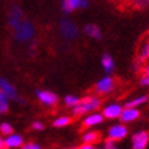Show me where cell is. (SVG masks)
I'll return each mask as SVG.
<instances>
[{
  "instance_id": "6da1fadb",
  "label": "cell",
  "mask_w": 149,
  "mask_h": 149,
  "mask_svg": "<svg viewBox=\"0 0 149 149\" xmlns=\"http://www.w3.org/2000/svg\"><path fill=\"white\" fill-rule=\"evenodd\" d=\"M13 39L18 42H28L33 41L35 36V27L31 21L22 19L18 26H16L13 29Z\"/></svg>"
},
{
  "instance_id": "7a4b0ae2",
  "label": "cell",
  "mask_w": 149,
  "mask_h": 149,
  "mask_svg": "<svg viewBox=\"0 0 149 149\" xmlns=\"http://www.w3.org/2000/svg\"><path fill=\"white\" fill-rule=\"evenodd\" d=\"M101 100L97 97V96H86V97L81 98L79 101V103L75 107L72 108L73 115L75 116H83L86 115L91 111H95L96 109H98L101 107Z\"/></svg>"
},
{
  "instance_id": "3957f363",
  "label": "cell",
  "mask_w": 149,
  "mask_h": 149,
  "mask_svg": "<svg viewBox=\"0 0 149 149\" xmlns=\"http://www.w3.org/2000/svg\"><path fill=\"white\" fill-rule=\"evenodd\" d=\"M59 34H61L65 40H74L78 38L79 29L75 23H73L69 19H62L59 22Z\"/></svg>"
},
{
  "instance_id": "277c9868",
  "label": "cell",
  "mask_w": 149,
  "mask_h": 149,
  "mask_svg": "<svg viewBox=\"0 0 149 149\" xmlns=\"http://www.w3.org/2000/svg\"><path fill=\"white\" fill-rule=\"evenodd\" d=\"M115 88V81L109 74L100 79L95 86V91L97 95H108Z\"/></svg>"
},
{
  "instance_id": "5b68a950",
  "label": "cell",
  "mask_w": 149,
  "mask_h": 149,
  "mask_svg": "<svg viewBox=\"0 0 149 149\" xmlns=\"http://www.w3.org/2000/svg\"><path fill=\"white\" fill-rule=\"evenodd\" d=\"M23 11L22 9L16 5V4H12L9 7V12H7V23H9V27L11 29H13L16 26H18L19 22L23 19Z\"/></svg>"
},
{
  "instance_id": "8992f818",
  "label": "cell",
  "mask_w": 149,
  "mask_h": 149,
  "mask_svg": "<svg viewBox=\"0 0 149 149\" xmlns=\"http://www.w3.org/2000/svg\"><path fill=\"white\" fill-rule=\"evenodd\" d=\"M88 6V0H62L61 9L64 13H72L75 10L86 9Z\"/></svg>"
},
{
  "instance_id": "52a82bcc",
  "label": "cell",
  "mask_w": 149,
  "mask_h": 149,
  "mask_svg": "<svg viewBox=\"0 0 149 149\" xmlns=\"http://www.w3.org/2000/svg\"><path fill=\"white\" fill-rule=\"evenodd\" d=\"M35 95H36V98L39 100V102L46 107H54L58 102L57 95L49 90H38L35 92Z\"/></svg>"
},
{
  "instance_id": "ba28073f",
  "label": "cell",
  "mask_w": 149,
  "mask_h": 149,
  "mask_svg": "<svg viewBox=\"0 0 149 149\" xmlns=\"http://www.w3.org/2000/svg\"><path fill=\"white\" fill-rule=\"evenodd\" d=\"M127 127L124 124H116L113 125L111 127H109L108 130V138L114 139L115 142H119V141L124 139L126 136H127Z\"/></svg>"
},
{
  "instance_id": "9c48e42d",
  "label": "cell",
  "mask_w": 149,
  "mask_h": 149,
  "mask_svg": "<svg viewBox=\"0 0 149 149\" xmlns=\"http://www.w3.org/2000/svg\"><path fill=\"white\" fill-rule=\"evenodd\" d=\"M149 143V133L147 131H138L131 138L133 149H144Z\"/></svg>"
},
{
  "instance_id": "30bf717a",
  "label": "cell",
  "mask_w": 149,
  "mask_h": 149,
  "mask_svg": "<svg viewBox=\"0 0 149 149\" xmlns=\"http://www.w3.org/2000/svg\"><path fill=\"white\" fill-rule=\"evenodd\" d=\"M141 115V111L137 108H131V107H124L121 110V114L118 119L120 120L123 124L126 123H131V121H135L139 118Z\"/></svg>"
},
{
  "instance_id": "8fae6325",
  "label": "cell",
  "mask_w": 149,
  "mask_h": 149,
  "mask_svg": "<svg viewBox=\"0 0 149 149\" xmlns=\"http://www.w3.org/2000/svg\"><path fill=\"white\" fill-rule=\"evenodd\" d=\"M0 90H1L6 97L9 98L10 101L11 100H17L18 98V95H17V88L15 87V85H12L11 83H9L6 79L4 78H0Z\"/></svg>"
},
{
  "instance_id": "7c38bea8",
  "label": "cell",
  "mask_w": 149,
  "mask_h": 149,
  "mask_svg": "<svg viewBox=\"0 0 149 149\" xmlns=\"http://www.w3.org/2000/svg\"><path fill=\"white\" fill-rule=\"evenodd\" d=\"M123 107L118 103H110L103 108L102 114L106 119H118L121 114Z\"/></svg>"
},
{
  "instance_id": "4fadbf2b",
  "label": "cell",
  "mask_w": 149,
  "mask_h": 149,
  "mask_svg": "<svg viewBox=\"0 0 149 149\" xmlns=\"http://www.w3.org/2000/svg\"><path fill=\"white\" fill-rule=\"evenodd\" d=\"M23 137L17 133H10L7 135L6 138L4 139V147L5 148H10V149H15V148H21L23 146Z\"/></svg>"
},
{
  "instance_id": "5bb4252c",
  "label": "cell",
  "mask_w": 149,
  "mask_h": 149,
  "mask_svg": "<svg viewBox=\"0 0 149 149\" xmlns=\"http://www.w3.org/2000/svg\"><path fill=\"white\" fill-rule=\"evenodd\" d=\"M103 120H104V116L102 113H93V111H91V113L86 114V116L84 118L83 125L85 127H92V126L100 125Z\"/></svg>"
},
{
  "instance_id": "9a60e30c",
  "label": "cell",
  "mask_w": 149,
  "mask_h": 149,
  "mask_svg": "<svg viewBox=\"0 0 149 149\" xmlns=\"http://www.w3.org/2000/svg\"><path fill=\"white\" fill-rule=\"evenodd\" d=\"M84 33L91 39H95V40L102 39V32L96 24H86L84 27Z\"/></svg>"
},
{
  "instance_id": "2e32d148",
  "label": "cell",
  "mask_w": 149,
  "mask_h": 149,
  "mask_svg": "<svg viewBox=\"0 0 149 149\" xmlns=\"http://www.w3.org/2000/svg\"><path fill=\"white\" fill-rule=\"evenodd\" d=\"M101 63H102V67L103 69L106 70L107 74L111 73L115 68V63H114V59L111 57L109 54H104L102 56V59H101Z\"/></svg>"
},
{
  "instance_id": "e0dca14e",
  "label": "cell",
  "mask_w": 149,
  "mask_h": 149,
  "mask_svg": "<svg viewBox=\"0 0 149 149\" xmlns=\"http://www.w3.org/2000/svg\"><path fill=\"white\" fill-rule=\"evenodd\" d=\"M137 61L139 63L149 61V40L144 41L142 45H141V47L138 50V55H137Z\"/></svg>"
},
{
  "instance_id": "ac0fdd59",
  "label": "cell",
  "mask_w": 149,
  "mask_h": 149,
  "mask_svg": "<svg viewBox=\"0 0 149 149\" xmlns=\"http://www.w3.org/2000/svg\"><path fill=\"white\" fill-rule=\"evenodd\" d=\"M148 101V96L143 95V96H138V97L132 98L131 101L125 103V107H131V108H138L139 106H142Z\"/></svg>"
},
{
  "instance_id": "d6986e66",
  "label": "cell",
  "mask_w": 149,
  "mask_h": 149,
  "mask_svg": "<svg viewBox=\"0 0 149 149\" xmlns=\"http://www.w3.org/2000/svg\"><path fill=\"white\" fill-rule=\"evenodd\" d=\"M9 102H10V100L0 90V114H5L9 111Z\"/></svg>"
},
{
  "instance_id": "ffe728a7",
  "label": "cell",
  "mask_w": 149,
  "mask_h": 149,
  "mask_svg": "<svg viewBox=\"0 0 149 149\" xmlns=\"http://www.w3.org/2000/svg\"><path fill=\"white\" fill-rule=\"evenodd\" d=\"M97 141H98V133L95 132V131H88L83 136V142L84 143L93 144V143L97 142Z\"/></svg>"
},
{
  "instance_id": "44dd1931",
  "label": "cell",
  "mask_w": 149,
  "mask_h": 149,
  "mask_svg": "<svg viewBox=\"0 0 149 149\" xmlns=\"http://www.w3.org/2000/svg\"><path fill=\"white\" fill-rule=\"evenodd\" d=\"M79 101H80V98L78 97V96H75V95H67L65 97H64V100H63V102H64V104L68 108H73V107H75L77 104L79 103Z\"/></svg>"
},
{
  "instance_id": "7402d4cb",
  "label": "cell",
  "mask_w": 149,
  "mask_h": 149,
  "mask_svg": "<svg viewBox=\"0 0 149 149\" xmlns=\"http://www.w3.org/2000/svg\"><path fill=\"white\" fill-rule=\"evenodd\" d=\"M131 6L136 10H144L149 6V0H131Z\"/></svg>"
},
{
  "instance_id": "603a6c76",
  "label": "cell",
  "mask_w": 149,
  "mask_h": 149,
  "mask_svg": "<svg viewBox=\"0 0 149 149\" xmlns=\"http://www.w3.org/2000/svg\"><path fill=\"white\" fill-rule=\"evenodd\" d=\"M69 124H70V118L69 116H65V115L57 118L56 120L54 121V126H55V127H64V126L69 125Z\"/></svg>"
},
{
  "instance_id": "cb8c5ba5",
  "label": "cell",
  "mask_w": 149,
  "mask_h": 149,
  "mask_svg": "<svg viewBox=\"0 0 149 149\" xmlns=\"http://www.w3.org/2000/svg\"><path fill=\"white\" fill-rule=\"evenodd\" d=\"M12 132H13L12 125H10L9 123L0 124V133H1L3 136H7V135H10V133H12Z\"/></svg>"
},
{
  "instance_id": "d4e9b609",
  "label": "cell",
  "mask_w": 149,
  "mask_h": 149,
  "mask_svg": "<svg viewBox=\"0 0 149 149\" xmlns=\"http://www.w3.org/2000/svg\"><path fill=\"white\" fill-rule=\"evenodd\" d=\"M103 148L104 149H115L116 148V142L111 138H107L103 143Z\"/></svg>"
},
{
  "instance_id": "484cf974",
  "label": "cell",
  "mask_w": 149,
  "mask_h": 149,
  "mask_svg": "<svg viewBox=\"0 0 149 149\" xmlns=\"http://www.w3.org/2000/svg\"><path fill=\"white\" fill-rule=\"evenodd\" d=\"M21 148L23 149H40L41 146H39L38 143H33V142H29V143H23Z\"/></svg>"
},
{
  "instance_id": "4316f807",
  "label": "cell",
  "mask_w": 149,
  "mask_h": 149,
  "mask_svg": "<svg viewBox=\"0 0 149 149\" xmlns=\"http://www.w3.org/2000/svg\"><path fill=\"white\" fill-rule=\"evenodd\" d=\"M139 84L142 86H149V75H147V74H142L141 75V79H139Z\"/></svg>"
},
{
  "instance_id": "83f0119b",
  "label": "cell",
  "mask_w": 149,
  "mask_h": 149,
  "mask_svg": "<svg viewBox=\"0 0 149 149\" xmlns=\"http://www.w3.org/2000/svg\"><path fill=\"white\" fill-rule=\"evenodd\" d=\"M32 129L35 131H41V130H44V124L40 121H34L32 124Z\"/></svg>"
},
{
  "instance_id": "f1b7e54d",
  "label": "cell",
  "mask_w": 149,
  "mask_h": 149,
  "mask_svg": "<svg viewBox=\"0 0 149 149\" xmlns=\"http://www.w3.org/2000/svg\"><path fill=\"white\" fill-rule=\"evenodd\" d=\"M80 148L81 149H93L95 147H93V144H90V143H84Z\"/></svg>"
},
{
  "instance_id": "f546056e",
  "label": "cell",
  "mask_w": 149,
  "mask_h": 149,
  "mask_svg": "<svg viewBox=\"0 0 149 149\" xmlns=\"http://www.w3.org/2000/svg\"><path fill=\"white\" fill-rule=\"evenodd\" d=\"M143 73H144V74H147V75H149V62L146 64V67L143 68Z\"/></svg>"
},
{
  "instance_id": "4dcf8cb0",
  "label": "cell",
  "mask_w": 149,
  "mask_h": 149,
  "mask_svg": "<svg viewBox=\"0 0 149 149\" xmlns=\"http://www.w3.org/2000/svg\"><path fill=\"white\" fill-rule=\"evenodd\" d=\"M1 148H5V147H4V139L0 137V149H1Z\"/></svg>"
}]
</instances>
